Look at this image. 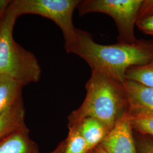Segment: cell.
Returning a JSON list of instances; mask_svg holds the SVG:
<instances>
[{"instance_id": "cell-14", "label": "cell", "mask_w": 153, "mask_h": 153, "mask_svg": "<svg viewBox=\"0 0 153 153\" xmlns=\"http://www.w3.org/2000/svg\"><path fill=\"white\" fill-rule=\"evenodd\" d=\"M69 133L66 138L64 153H88L86 142L76 126H68Z\"/></svg>"}, {"instance_id": "cell-2", "label": "cell", "mask_w": 153, "mask_h": 153, "mask_svg": "<svg viewBox=\"0 0 153 153\" xmlns=\"http://www.w3.org/2000/svg\"><path fill=\"white\" fill-rule=\"evenodd\" d=\"M86 90L83 102L69 116L68 125L76 124L89 117L100 121L110 131L128 111L123 83L103 72L91 71Z\"/></svg>"}, {"instance_id": "cell-5", "label": "cell", "mask_w": 153, "mask_h": 153, "mask_svg": "<svg viewBox=\"0 0 153 153\" xmlns=\"http://www.w3.org/2000/svg\"><path fill=\"white\" fill-rule=\"evenodd\" d=\"M143 0H83L76 9L79 16L91 13H100L111 16L118 31V42L133 43L137 39L134 26Z\"/></svg>"}, {"instance_id": "cell-13", "label": "cell", "mask_w": 153, "mask_h": 153, "mask_svg": "<svg viewBox=\"0 0 153 153\" xmlns=\"http://www.w3.org/2000/svg\"><path fill=\"white\" fill-rule=\"evenodd\" d=\"M126 79L153 88V60L146 65L129 68L126 73Z\"/></svg>"}, {"instance_id": "cell-1", "label": "cell", "mask_w": 153, "mask_h": 153, "mask_svg": "<svg viewBox=\"0 0 153 153\" xmlns=\"http://www.w3.org/2000/svg\"><path fill=\"white\" fill-rule=\"evenodd\" d=\"M76 45L71 53L83 59L91 71L103 72L123 83L131 66L146 65L153 60V39H137L133 43L103 45L96 43L91 34L78 29Z\"/></svg>"}, {"instance_id": "cell-18", "label": "cell", "mask_w": 153, "mask_h": 153, "mask_svg": "<svg viewBox=\"0 0 153 153\" xmlns=\"http://www.w3.org/2000/svg\"><path fill=\"white\" fill-rule=\"evenodd\" d=\"M141 139L142 140H140V142L139 143V153H149L143 137Z\"/></svg>"}, {"instance_id": "cell-3", "label": "cell", "mask_w": 153, "mask_h": 153, "mask_svg": "<svg viewBox=\"0 0 153 153\" xmlns=\"http://www.w3.org/2000/svg\"><path fill=\"white\" fill-rule=\"evenodd\" d=\"M17 18L9 6L0 21V73L25 86L38 82L42 69L35 56L14 39L13 29Z\"/></svg>"}, {"instance_id": "cell-7", "label": "cell", "mask_w": 153, "mask_h": 153, "mask_svg": "<svg viewBox=\"0 0 153 153\" xmlns=\"http://www.w3.org/2000/svg\"><path fill=\"white\" fill-rule=\"evenodd\" d=\"M129 109L153 111V88L130 80L123 83Z\"/></svg>"}, {"instance_id": "cell-20", "label": "cell", "mask_w": 153, "mask_h": 153, "mask_svg": "<svg viewBox=\"0 0 153 153\" xmlns=\"http://www.w3.org/2000/svg\"><path fill=\"white\" fill-rule=\"evenodd\" d=\"M148 148L149 153H153V141L150 139H147V137L143 136Z\"/></svg>"}, {"instance_id": "cell-4", "label": "cell", "mask_w": 153, "mask_h": 153, "mask_svg": "<svg viewBox=\"0 0 153 153\" xmlns=\"http://www.w3.org/2000/svg\"><path fill=\"white\" fill-rule=\"evenodd\" d=\"M79 0H14L9 7L19 17L24 14H35L51 19L63 33L65 48L71 53L78 39L76 29L73 22V14Z\"/></svg>"}, {"instance_id": "cell-6", "label": "cell", "mask_w": 153, "mask_h": 153, "mask_svg": "<svg viewBox=\"0 0 153 153\" xmlns=\"http://www.w3.org/2000/svg\"><path fill=\"white\" fill-rule=\"evenodd\" d=\"M128 111L116 123L99 145L108 153H137Z\"/></svg>"}, {"instance_id": "cell-16", "label": "cell", "mask_w": 153, "mask_h": 153, "mask_svg": "<svg viewBox=\"0 0 153 153\" xmlns=\"http://www.w3.org/2000/svg\"><path fill=\"white\" fill-rule=\"evenodd\" d=\"M153 15V0H143L138 13V20Z\"/></svg>"}, {"instance_id": "cell-22", "label": "cell", "mask_w": 153, "mask_h": 153, "mask_svg": "<svg viewBox=\"0 0 153 153\" xmlns=\"http://www.w3.org/2000/svg\"><path fill=\"white\" fill-rule=\"evenodd\" d=\"M88 153H94V151H93V150H92L91 152H88Z\"/></svg>"}, {"instance_id": "cell-8", "label": "cell", "mask_w": 153, "mask_h": 153, "mask_svg": "<svg viewBox=\"0 0 153 153\" xmlns=\"http://www.w3.org/2000/svg\"><path fill=\"white\" fill-rule=\"evenodd\" d=\"M0 153H39V150L36 142L30 137L26 127L2 140Z\"/></svg>"}, {"instance_id": "cell-19", "label": "cell", "mask_w": 153, "mask_h": 153, "mask_svg": "<svg viewBox=\"0 0 153 153\" xmlns=\"http://www.w3.org/2000/svg\"><path fill=\"white\" fill-rule=\"evenodd\" d=\"M65 146V141L64 140L60 142L54 150H53L52 152L49 153H64Z\"/></svg>"}, {"instance_id": "cell-17", "label": "cell", "mask_w": 153, "mask_h": 153, "mask_svg": "<svg viewBox=\"0 0 153 153\" xmlns=\"http://www.w3.org/2000/svg\"><path fill=\"white\" fill-rule=\"evenodd\" d=\"M11 2V1L8 0H0V21L4 16Z\"/></svg>"}, {"instance_id": "cell-15", "label": "cell", "mask_w": 153, "mask_h": 153, "mask_svg": "<svg viewBox=\"0 0 153 153\" xmlns=\"http://www.w3.org/2000/svg\"><path fill=\"white\" fill-rule=\"evenodd\" d=\"M136 25L142 33L153 35V15L138 20Z\"/></svg>"}, {"instance_id": "cell-10", "label": "cell", "mask_w": 153, "mask_h": 153, "mask_svg": "<svg viewBox=\"0 0 153 153\" xmlns=\"http://www.w3.org/2000/svg\"><path fill=\"white\" fill-rule=\"evenodd\" d=\"M86 142L88 152H91L100 144L109 130L100 121L93 117H86L76 124Z\"/></svg>"}, {"instance_id": "cell-21", "label": "cell", "mask_w": 153, "mask_h": 153, "mask_svg": "<svg viewBox=\"0 0 153 153\" xmlns=\"http://www.w3.org/2000/svg\"><path fill=\"white\" fill-rule=\"evenodd\" d=\"M94 153H108L106 151H105L103 148H102L100 145H98L97 147L95 148L93 150Z\"/></svg>"}, {"instance_id": "cell-9", "label": "cell", "mask_w": 153, "mask_h": 153, "mask_svg": "<svg viewBox=\"0 0 153 153\" xmlns=\"http://www.w3.org/2000/svg\"><path fill=\"white\" fill-rule=\"evenodd\" d=\"M23 86L11 76L0 73V116L23 100Z\"/></svg>"}, {"instance_id": "cell-11", "label": "cell", "mask_w": 153, "mask_h": 153, "mask_svg": "<svg viewBox=\"0 0 153 153\" xmlns=\"http://www.w3.org/2000/svg\"><path fill=\"white\" fill-rule=\"evenodd\" d=\"M23 100L0 116V142L6 137L27 127Z\"/></svg>"}, {"instance_id": "cell-12", "label": "cell", "mask_w": 153, "mask_h": 153, "mask_svg": "<svg viewBox=\"0 0 153 153\" xmlns=\"http://www.w3.org/2000/svg\"><path fill=\"white\" fill-rule=\"evenodd\" d=\"M128 114L133 130L143 136L153 138V111L129 109Z\"/></svg>"}]
</instances>
